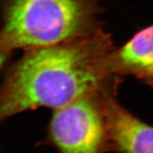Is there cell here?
I'll return each mask as SVG.
<instances>
[{
    "label": "cell",
    "instance_id": "obj_1",
    "mask_svg": "<svg viewBox=\"0 0 153 153\" xmlns=\"http://www.w3.org/2000/svg\"><path fill=\"white\" fill-rule=\"evenodd\" d=\"M115 48L101 28L82 37L24 51L7 69L1 89L0 117L47 107L53 110L83 95L116 85L105 62Z\"/></svg>",
    "mask_w": 153,
    "mask_h": 153
},
{
    "label": "cell",
    "instance_id": "obj_5",
    "mask_svg": "<svg viewBox=\"0 0 153 153\" xmlns=\"http://www.w3.org/2000/svg\"><path fill=\"white\" fill-rule=\"evenodd\" d=\"M105 68L110 77L131 76L153 89V24L113 50L106 57Z\"/></svg>",
    "mask_w": 153,
    "mask_h": 153
},
{
    "label": "cell",
    "instance_id": "obj_3",
    "mask_svg": "<svg viewBox=\"0 0 153 153\" xmlns=\"http://www.w3.org/2000/svg\"><path fill=\"white\" fill-rule=\"evenodd\" d=\"M103 88L53 110L47 142L58 153L110 152Z\"/></svg>",
    "mask_w": 153,
    "mask_h": 153
},
{
    "label": "cell",
    "instance_id": "obj_2",
    "mask_svg": "<svg viewBox=\"0 0 153 153\" xmlns=\"http://www.w3.org/2000/svg\"><path fill=\"white\" fill-rule=\"evenodd\" d=\"M99 13L98 0H4L1 68L17 49L51 46L94 31Z\"/></svg>",
    "mask_w": 153,
    "mask_h": 153
},
{
    "label": "cell",
    "instance_id": "obj_4",
    "mask_svg": "<svg viewBox=\"0 0 153 153\" xmlns=\"http://www.w3.org/2000/svg\"><path fill=\"white\" fill-rule=\"evenodd\" d=\"M114 91L111 87L103 91L110 151L153 153V126L124 108L115 98Z\"/></svg>",
    "mask_w": 153,
    "mask_h": 153
}]
</instances>
